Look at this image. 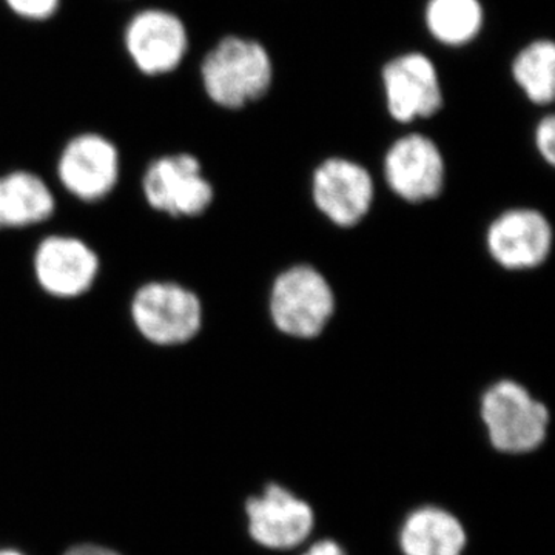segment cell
<instances>
[{"mask_svg":"<svg viewBox=\"0 0 555 555\" xmlns=\"http://www.w3.org/2000/svg\"><path fill=\"white\" fill-rule=\"evenodd\" d=\"M124 49L141 75H171L181 67L190 49L188 25L173 11H137L124 28Z\"/></svg>","mask_w":555,"mask_h":555,"instance_id":"6","label":"cell"},{"mask_svg":"<svg viewBox=\"0 0 555 555\" xmlns=\"http://www.w3.org/2000/svg\"><path fill=\"white\" fill-rule=\"evenodd\" d=\"M480 412L489 441L503 454H529L546 440L550 411L513 379L489 386L481 397Z\"/></svg>","mask_w":555,"mask_h":555,"instance_id":"2","label":"cell"},{"mask_svg":"<svg viewBox=\"0 0 555 555\" xmlns=\"http://www.w3.org/2000/svg\"><path fill=\"white\" fill-rule=\"evenodd\" d=\"M56 201L47 182L27 170L0 177V230L24 229L47 221Z\"/></svg>","mask_w":555,"mask_h":555,"instance_id":"14","label":"cell"},{"mask_svg":"<svg viewBox=\"0 0 555 555\" xmlns=\"http://www.w3.org/2000/svg\"><path fill=\"white\" fill-rule=\"evenodd\" d=\"M141 337L155 346H181L199 334L203 302L195 292L173 281H152L139 287L130 306Z\"/></svg>","mask_w":555,"mask_h":555,"instance_id":"4","label":"cell"},{"mask_svg":"<svg viewBox=\"0 0 555 555\" xmlns=\"http://www.w3.org/2000/svg\"><path fill=\"white\" fill-rule=\"evenodd\" d=\"M374 198V179L356 160L328 158L313 171V204L338 228L360 224L371 211Z\"/></svg>","mask_w":555,"mask_h":555,"instance_id":"10","label":"cell"},{"mask_svg":"<svg viewBox=\"0 0 555 555\" xmlns=\"http://www.w3.org/2000/svg\"><path fill=\"white\" fill-rule=\"evenodd\" d=\"M199 75L208 100L219 108L235 112L269 93L273 62L258 40L225 36L203 57Z\"/></svg>","mask_w":555,"mask_h":555,"instance_id":"1","label":"cell"},{"mask_svg":"<svg viewBox=\"0 0 555 555\" xmlns=\"http://www.w3.org/2000/svg\"><path fill=\"white\" fill-rule=\"evenodd\" d=\"M554 235L550 221L534 208L503 211L489 224L486 247L500 268L525 272L550 258Z\"/></svg>","mask_w":555,"mask_h":555,"instance_id":"11","label":"cell"},{"mask_svg":"<svg viewBox=\"0 0 555 555\" xmlns=\"http://www.w3.org/2000/svg\"><path fill=\"white\" fill-rule=\"evenodd\" d=\"M305 555H346V553L338 543L332 542V540H323V542H318L310 547Z\"/></svg>","mask_w":555,"mask_h":555,"instance_id":"20","label":"cell"},{"mask_svg":"<svg viewBox=\"0 0 555 555\" xmlns=\"http://www.w3.org/2000/svg\"><path fill=\"white\" fill-rule=\"evenodd\" d=\"M404 555H462L466 532L459 518L440 507H420L404 521L400 532Z\"/></svg>","mask_w":555,"mask_h":555,"instance_id":"15","label":"cell"},{"mask_svg":"<svg viewBox=\"0 0 555 555\" xmlns=\"http://www.w3.org/2000/svg\"><path fill=\"white\" fill-rule=\"evenodd\" d=\"M382 80L387 113L397 122L429 119L443 108L440 76L426 54L411 51L386 62Z\"/></svg>","mask_w":555,"mask_h":555,"instance_id":"7","label":"cell"},{"mask_svg":"<svg viewBox=\"0 0 555 555\" xmlns=\"http://www.w3.org/2000/svg\"><path fill=\"white\" fill-rule=\"evenodd\" d=\"M65 555H119L115 551L107 550V547L94 545H80L72 547Z\"/></svg>","mask_w":555,"mask_h":555,"instance_id":"21","label":"cell"},{"mask_svg":"<svg viewBox=\"0 0 555 555\" xmlns=\"http://www.w3.org/2000/svg\"><path fill=\"white\" fill-rule=\"evenodd\" d=\"M425 24L441 46L465 47L483 30V5L480 0H427Z\"/></svg>","mask_w":555,"mask_h":555,"instance_id":"16","label":"cell"},{"mask_svg":"<svg viewBox=\"0 0 555 555\" xmlns=\"http://www.w3.org/2000/svg\"><path fill=\"white\" fill-rule=\"evenodd\" d=\"M36 280L50 297L79 298L96 283L100 257L86 243L75 236H49L36 248L33 258Z\"/></svg>","mask_w":555,"mask_h":555,"instance_id":"12","label":"cell"},{"mask_svg":"<svg viewBox=\"0 0 555 555\" xmlns=\"http://www.w3.org/2000/svg\"><path fill=\"white\" fill-rule=\"evenodd\" d=\"M14 16L27 22H46L56 16L61 0H3Z\"/></svg>","mask_w":555,"mask_h":555,"instance_id":"18","label":"cell"},{"mask_svg":"<svg viewBox=\"0 0 555 555\" xmlns=\"http://www.w3.org/2000/svg\"><path fill=\"white\" fill-rule=\"evenodd\" d=\"M269 310L281 334L297 339L317 338L334 317V288L312 266H294L273 281Z\"/></svg>","mask_w":555,"mask_h":555,"instance_id":"3","label":"cell"},{"mask_svg":"<svg viewBox=\"0 0 555 555\" xmlns=\"http://www.w3.org/2000/svg\"><path fill=\"white\" fill-rule=\"evenodd\" d=\"M142 192L153 210L171 218H196L214 203V185L190 153H170L153 159L142 177Z\"/></svg>","mask_w":555,"mask_h":555,"instance_id":"5","label":"cell"},{"mask_svg":"<svg viewBox=\"0 0 555 555\" xmlns=\"http://www.w3.org/2000/svg\"><path fill=\"white\" fill-rule=\"evenodd\" d=\"M383 171L389 189L411 204L438 198L447 181L443 153L433 139L422 133L397 139L386 152Z\"/></svg>","mask_w":555,"mask_h":555,"instance_id":"9","label":"cell"},{"mask_svg":"<svg viewBox=\"0 0 555 555\" xmlns=\"http://www.w3.org/2000/svg\"><path fill=\"white\" fill-rule=\"evenodd\" d=\"M514 82L539 107L553 104L555 94V46L553 40L528 43L511 65Z\"/></svg>","mask_w":555,"mask_h":555,"instance_id":"17","label":"cell"},{"mask_svg":"<svg viewBox=\"0 0 555 555\" xmlns=\"http://www.w3.org/2000/svg\"><path fill=\"white\" fill-rule=\"evenodd\" d=\"M251 539L269 550H292L305 542L313 528L312 507L283 486L269 485L246 505Z\"/></svg>","mask_w":555,"mask_h":555,"instance_id":"13","label":"cell"},{"mask_svg":"<svg viewBox=\"0 0 555 555\" xmlns=\"http://www.w3.org/2000/svg\"><path fill=\"white\" fill-rule=\"evenodd\" d=\"M0 555H22L20 553H16V551H0Z\"/></svg>","mask_w":555,"mask_h":555,"instance_id":"22","label":"cell"},{"mask_svg":"<svg viewBox=\"0 0 555 555\" xmlns=\"http://www.w3.org/2000/svg\"><path fill=\"white\" fill-rule=\"evenodd\" d=\"M119 150L104 134L86 131L69 139L57 159V178L69 195L83 203L107 198L118 185Z\"/></svg>","mask_w":555,"mask_h":555,"instance_id":"8","label":"cell"},{"mask_svg":"<svg viewBox=\"0 0 555 555\" xmlns=\"http://www.w3.org/2000/svg\"><path fill=\"white\" fill-rule=\"evenodd\" d=\"M535 149L543 160L554 166L555 163V119L547 115L540 120L534 133Z\"/></svg>","mask_w":555,"mask_h":555,"instance_id":"19","label":"cell"}]
</instances>
